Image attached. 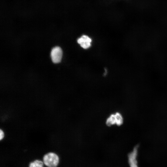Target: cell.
Listing matches in <instances>:
<instances>
[{
    "mask_svg": "<svg viewBox=\"0 0 167 167\" xmlns=\"http://www.w3.org/2000/svg\"><path fill=\"white\" fill-rule=\"evenodd\" d=\"M106 124L109 126L116 124V119L115 114H111L107 119Z\"/></svg>",
    "mask_w": 167,
    "mask_h": 167,
    "instance_id": "obj_5",
    "label": "cell"
},
{
    "mask_svg": "<svg viewBox=\"0 0 167 167\" xmlns=\"http://www.w3.org/2000/svg\"><path fill=\"white\" fill-rule=\"evenodd\" d=\"M138 145L135 146L133 151L128 155V163L130 167H138L137 157Z\"/></svg>",
    "mask_w": 167,
    "mask_h": 167,
    "instance_id": "obj_3",
    "label": "cell"
},
{
    "mask_svg": "<svg viewBox=\"0 0 167 167\" xmlns=\"http://www.w3.org/2000/svg\"><path fill=\"white\" fill-rule=\"evenodd\" d=\"M44 164L43 161L36 160L31 162L29 164V167H44Z\"/></svg>",
    "mask_w": 167,
    "mask_h": 167,
    "instance_id": "obj_6",
    "label": "cell"
},
{
    "mask_svg": "<svg viewBox=\"0 0 167 167\" xmlns=\"http://www.w3.org/2000/svg\"><path fill=\"white\" fill-rule=\"evenodd\" d=\"M62 51L61 48L58 46H56L52 49L50 53L51 60L54 63L60 62L62 59Z\"/></svg>",
    "mask_w": 167,
    "mask_h": 167,
    "instance_id": "obj_2",
    "label": "cell"
},
{
    "mask_svg": "<svg viewBox=\"0 0 167 167\" xmlns=\"http://www.w3.org/2000/svg\"><path fill=\"white\" fill-rule=\"evenodd\" d=\"M91 39L86 35H82L77 40L78 43L84 49H87L91 46Z\"/></svg>",
    "mask_w": 167,
    "mask_h": 167,
    "instance_id": "obj_4",
    "label": "cell"
},
{
    "mask_svg": "<svg viewBox=\"0 0 167 167\" xmlns=\"http://www.w3.org/2000/svg\"><path fill=\"white\" fill-rule=\"evenodd\" d=\"M115 114L116 119V124L118 126L121 125L123 122V118L121 114L118 112L116 113Z\"/></svg>",
    "mask_w": 167,
    "mask_h": 167,
    "instance_id": "obj_7",
    "label": "cell"
},
{
    "mask_svg": "<svg viewBox=\"0 0 167 167\" xmlns=\"http://www.w3.org/2000/svg\"><path fill=\"white\" fill-rule=\"evenodd\" d=\"M4 135H5V134H4V133L3 131L1 129L0 130V140H2L3 139L4 137Z\"/></svg>",
    "mask_w": 167,
    "mask_h": 167,
    "instance_id": "obj_8",
    "label": "cell"
},
{
    "mask_svg": "<svg viewBox=\"0 0 167 167\" xmlns=\"http://www.w3.org/2000/svg\"><path fill=\"white\" fill-rule=\"evenodd\" d=\"M43 162L48 167H56L59 163V158L56 153L49 152L43 156Z\"/></svg>",
    "mask_w": 167,
    "mask_h": 167,
    "instance_id": "obj_1",
    "label": "cell"
}]
</instances>
